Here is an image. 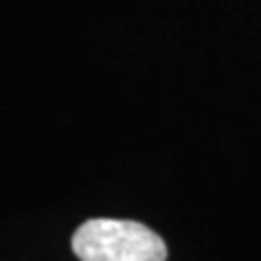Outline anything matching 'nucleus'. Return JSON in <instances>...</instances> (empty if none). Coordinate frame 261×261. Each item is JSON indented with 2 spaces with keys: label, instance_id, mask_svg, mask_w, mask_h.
<instances>
[{
  "label": "nucleus",
  "instance_id": "nucleus-1",
  "mask_svg": "<svg viewBox=\"0 0 261 261\" xmlns=\"http://www.w3.org/2000/svg\"><path fill=\"white\" fill-rule=\"evenodd\" d=\"M72 250L81 261H168L161 235L133 220H87L72 235Z\"/></svg>",
  "mask_w": 261,
  "mask_h": 261
}]
</instances>
